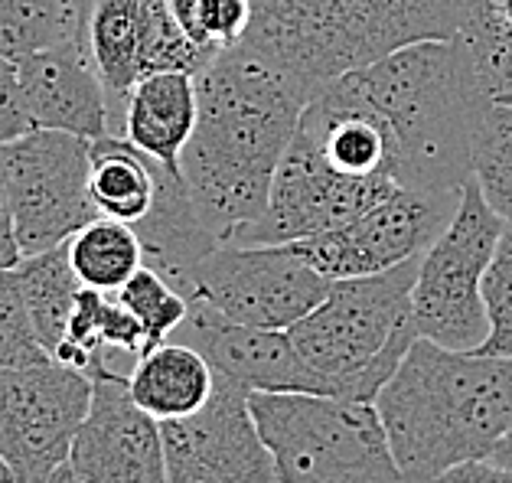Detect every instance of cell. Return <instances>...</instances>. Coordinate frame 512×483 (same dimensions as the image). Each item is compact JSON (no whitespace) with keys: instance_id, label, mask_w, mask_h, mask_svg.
Wrapping results in <instances>:
<instances>
[{"instance_id":"1","label":"cell","mask_w":512,"mask_h":483,"mask_svg":"<svg viewBox=\"0 0 512 483\" xmlns=\"http://www.w3.org/2000/svg\"><path fill=\"white\" fill-rule=\"evenodd\" d=\"M196 89L199 118L180 157V177L206 226L229 242L265 213L310 92L245 43L212 56Z\"/></svg>"},{"instance_id":"2","label":"cell","mask_w":512,"mask_h":483,"mask_svg":"<svg viewBox=\"0 0 512 483\" xmlns=\"http://www.w3.org/2000/svg\"><path fill=\"white\" fill-rule=\"evenodd\" d=\"M405 483H434L447 470L490 461L512 425V356L447 350L428 337L376 395Z\"/></svg>"},{"instance_id":"3","label":"cell","mask_w":512,"mask_h":483,"mask_svg":"<svg viewBox=\"0 0 512 483\" xmlns=\"http://www.w3.org/2000/svg\"><path fill=\"white\" fill-rule=\"evenodd\" d=\"M398 144V187L460 193L473 177V141L493 98L464 36L418 40L346 72Z\"/></svg>"},{"instance_id":"4","label":"cell","mask_w":512,"mask_h":483,"mask_svg":"<svg viewBox=\"0 0 512 483\" xmlns=\"http://www.w3.org/2000/svg\"><path fill=\"white\" fill-rule=\"evenodd\" d=\"M252 7L242 43L314 98L398 46L457 36L467 0H252Z\"/></svg>"},{"instance_id":"5","label":"cell","mask_w":512,"mask_h":483,"mask_svg":"<svg viewBox=\"0 0 512 483\" xmlns=\"http://www.w3.org/2000/svg\"><path fill=\"white\" fill-rule=\"evenodd\" d=\"M418 262L411 258L379 275L333 281L314 311L287 327L320 392L376 402L421 337L411 304Z\"/></svg>"},{"instance_id":"6","label":"cell","mask_w":512,"mask_h":483,"mask_svg":"<svg viewBox=\"0 0 512 483\" xmlns=\"http://www.w3.org/2000/svg\"><path fill=\"white\" fill-rule=\"evenodd\" d=\"M281 483H405L376 402L327 392H252Z\"/></svg>"},{"instance_id":"7","label":"cell","mask_w":512,"mask_h":483,"mask_svg":"<svg viewBox=\"0 0 512 483\" xmlns=\"http://www.w3.org/2000/svg\"><path fill=\"white\" fill-rule=\"evenodd\" d=\"M503 232V219L493 213L477 180L470 177L451 226L437 235L418 262L411 304L421 337L464 353L486 343L490 317L483 304V278Z\"/></svg>"},{"instance_id":"8","label":"cell","mask_w":512,"mask_h":483,"mask_svg":"<svg viewBox=\"0 0 512 483\" xmlns=\"http://www.w3.org/2000/svg\"><path fill=\"white\" fill-rule=\"evenodd\" d=\"M89 170L92 141L79 134L36 128L0 147V183L23 255L56 249L98 219Z\"/></svg>"},{"instance_id":"9","label":"cell","mask_w":512,"mask_h":483,"mask_svg":"<svg viewBox=\"0 0 512 483\" xmlns=\"http://www.w3.org/2000/svg\"><path fill=\"white\" fill-rule=\"evenodd\" d=\"M330 284L294 245L222 242L196 265L186 297L232 324L287 330L314 311Z\"/></svg>"},{"instance_id":"10","label":"cell","mask_w":512,"mask_h":483,"mask_svg":"<svg viewBox=\"0 0 512 483\" xmlns=\"http://www.w3.org/2000/svg\"><path fill=\"white\" fill-rule=\"evenodd\" d=\"M92 389V376L56 356L0 366V461L14 483H40L69 464Z\"/></svg>"},{"instance_id":"11","label":"cell","mask_w":512,"mask_h":483,"mask_svg":"<svg viewBox=\"0 0 512 483\" xmlns=\"http://www.w3.org/2000/svg\"><path fill=\"white\" fill-rule=\"evenodd\" d=\"M460 193L398 187L366 213L314 239L291 242L330 281L379 275L431 249L460 206Z\"/></svg>"},{"instance_id":"12","label":"cell","mask_w":512,"mask_h":483,"mask_svg":"<svg viewBox=\"0 0 512 483\" xmlns=\"http://www.w3.org/2000/svg\"><path fill=\"white\" fill-rule=\"evenodd\" d=\"M170 483H281L252 415V392L216 379L199 412L160 421Z\"/></svg>"},{"instance_id":"13","label":"cell","mask_w":512,"mask_h":483,"mask_svg":"<svg viewBox=\"0 0 512 483\" xmlns=\"http://www.w3.org/2000/svg\"><path fill=\"white\" fill-rule=\"evenodd\" d=\"M92 405L69 467L85 483H170L164 431L154 415L134 402L128 376H95Z\"/></svg>"},{"instance_id":"14","label":"cell","mask_w":512,"mask_h":483,"mask_svg":"<svg viewBox=\"0 0 512 483\" xmlns=\"http://www.w3.org/2000/svg\"><path fill=\"white\" fill-rule=\"evenodd\" d=\"M173 340L196 346L209 359L216 379L248 392H320L314 369L304 363L287 330L245 327L190 304V317Z\"/></svg>"},{"instance_id":"15","label":"cell","mask_w":512,"mask_h":483,"mask_svg":"<svg viewBox=\"0 0 512 483\" xmlns=\"http://www.w3.org/2000/svg\"><path fill=\"white\" fill-rule=\"evenodd\" d=\"M20 69L23 102L36 128L98 141L115 134V108L85 43H59L27 56Z\"/></svg>"},{"instance_id":"16","label":"cell","mask_w":512,"mask_h":483,"mask_svg":"<svg viewBox=\"0 0 512 483\" xmlns=\"http://www.w3.org/2000/svg\"><path fill=\"white\" fill-rule=\"evenodd\" d=\"M134 229L144 245V265L160 271L183 294L190 288L196 265L222 245L219 235L199 216L180 170H170L164 164L157 167L154 209Z\"/></svg>"},{"instance_id":"17","label":"cell","mask_w":512,"mask_h":483,"mask_svg":"<svg viewBox=\"0 0 512 483\" xmlns=\"http://www.w3.org/2000/svg\"><path fill=\"white\" fill-rule=\"evenodd\" d=\"M199 118L193 72H147L137 79L121 111V134L157 164L180 170Z\"/></svg>"},{"instance_id":"18","label":"cell","mask_w":512,"mask_h":483,"mask_svg":"<svg viewBox=\"0 0 512 483\" xmlns=\"http://www.w3.org/2000/svg\"><path fill=\"white\" fill-rule=\"evenodd\" d=\"M128 389L147 415L170 421L193 415L209 402L216 392V373L196 346L170 337L137 359Z\"/></svg>"},{"instance_id":"19","label":"cell","mask_w":512,"mask_h":483,"mask_svg":"<svg viewBox=\"0 0 512 483\" xmlns=\"http://www.w3.org/2000/svg\"><path fill=\"white\" fill-rule=\"evenodd\" d=\"M157 167V160L137 151L124 134H105L92 141L89 193L98 216L137 226L154 209Z\"/></svg>"},{"instance_id":"20","label":"cell","mask_w":512,"mask_h":483,"mask_svg":"<svg viewBox=\"0 0 512 483\" xmlns=\"http://www.w3.org/2000/svg\"><path fill=\"white\" fill-rule=\"evenodd\" d=\"M85 46H89L92 63L111 95V108L118 111V128H121L124 102H128L137 79L144 76L141 0H92Z\"/></svg>"},{"instance_id":"21","label":"cell","mask_w":512,"mask_h":483,"mask_svg":"<svg viewBox=\"0 0 512 483\" xmlns=\"http://www.w3.org/2000/svg\"><path fill=\"white\" fill-rule=\"evenodd\" d=\"M17 281L23 301H27L36 340H40V346L49 356H56V350L69 333L76 301L85 288L69 262V245L62 242L56 249L23 255L17 265Z\"/></svg>"},{"instance_id":"22","label":"cell","mask_w":512,"mask_h":483,"mask_svg":"<svg viewBox=\"0 0 512 483\" xmlns=\"http://www.w3.org/2000/svg\"><path fill=\"white\" fill-rule=\"evenodd\" d=\"M92 0H0V56L23 63L59 43H85Z\"/></svg>"},{"instance_id":"23","label":"cell","mask_w":512,"mask_h":483,"mask_svg":"<svg viewBox=\"0 0 512 483\" xmlns=\"http://www.w3.org/2000/svg\"><path fill=\"white\" fill-rule=\"evenodd\" d=\"M69 245V262L85 288L118 294L144 268V245L134 226L98 216L82 226Z\"/></svg>"},{"instance_id":"24","label":"cell","mask_w":512,"mask_h":483,"mask_svg":"<svg viewBox=\"0 0 512 483\" xmlns=\"http://www.w3.org/2000/svg\"><path fill=\"white\" fill-rule=\"evenodd\" d=\"M460 36L486 95H512V0H467Z\"/></svg>"},{"instance_id":"25","label":"cell","mask_w":512,"mask_h":483,"mask_svg":"<svg viewBox=\"0 0 512 483\" xmlns=\"http://www.w3.org/2000/svg\"><path fill=\"white\" fill-rule=\"evenodd\" d=\"M473 180L493 213L512 229V105L493 102L473 141Z\"/></svg>"},{"instance_id":"26","label":"cell","mask_w":512,"mask_h":483,"mask_svg":"<svg viewBox=\"0 0 512 483\" xmlns=\"http://www.w3.org/2000/svg\"><path fill=\"white\" fill-rule=\"evenodd\" d=\"M216 53L203 49L170 10L167 0H141V69L147 72H193Z\"/></svg>"},{"instance_id":"27","label":"cell","mask_w":512,"mask_h":483,"mask_svg":"<svg viewBox=\"0 0 512 483\" xmlns=\"http://www.w3.org/2000/svg\"><path fill=\"white\" fill-rule=\"evenodd\" d=\"M118 301L128 307L137 317V324L144 327L147 350H154V346L170 340L183 320L190 317V297L173 288V284L151 265H144L128 284H124L118 291Z\"/></svg>"},{"instance_id":"28","label":"cell","mask_w":512,"mask_h":483,"mask_svg":"<svg viewBox=\"0 0 512 483\" xmlns=\"http://www.w3.org/2000/svg\"><path fill=\"white\" fill-rule=\"evenodd\" d=\"M483 304L490 317V337L473 353L512 356V229L503 232L483 278Z\"/></svg>"},{"instance_id":"29","label":"cell","mask_w":512,"mask_h":483,"mask_svg":"<svg viewBox=\"0 0 512 483\" xmlns=\"http://www.w3.org/2000/svg\"><path fill=\"white\" fill-rule=\"evenodd\" d=\"M49 356L36 340L33 320L23 301L17 268H0V366L30 363V359Z\"/></svg>"},{"instance_id":"30","label":"cell","mask_w":512,"mask_h":483,"mask_svg":"<svg viewBox=\"0 0 512 483\" xmlns=\"http://www.w3.org/2000/svg\"><path fill=\"white\" fill-rule=\"evenodd\" d=\"M252 0H203L199 7V43L209 53L239 46L252 30Z\"/></svg>"},{"instance_id":"31","label":"cell","mask_w":512,"mask_h":483,"mask_svg":"<svg viewBox=\"0 0 512 483\" xmlns=\"http://www.w3.org/2000/svg\"><path fill=\"white\" fill-rule=\"evenodd\" d=\"M36 131V121L23 102L20 69L14 59L0 56V147Z\"/></svg>"},{"instance_id":"32","label":"cell","mask_w":512,"mask_h":483,"mask_svg":"<svg viewBox=\"0 0 512 483\" xmlns=\"http://www.w3.org/2000/svg\"><path fill=\"white\" fill-rule=\"evenodd\" d=\"M434 483H512V467H503L496 461H473V464L447 470V474Z\"/></svg>"},{"instance_id":"33","label":"cell","mask_w":512,"mask_h":483,"mask_svg":"<svg viewBox=\"0 0 512 483\" xmlns=\"http://www.w3.org/2000/svg\"><path fill=\"white\" fill-rule=\"evenodd\" d=\"M20 258H23V252L17 242L14 213H10L7 190H4V183H0V268H17Z\"/></svg>"},{"instance_id":"34","label":"cell","mask_w":512,"mask_h":483,"mask_svg":"<svg viewBox=\"0 0 512 483\" xmlns=\"http://www.w3.org/2000/svg\"><path fill=\"white\" fill-rule=\"evenodd\" d=\"M167 4H170L173 14H177V20L183 23V30L199 43V7H203V0H167ZM199 46H203V43H199Z\"/></svg>"},{"instance_id":"35","label":"cell","mask_w":512,"mask_h":483,"mask_svg":"<svg viewBox=\"0 0 512 483\" xmlns=\"http://www.w3.org/2000/svg\"><path fill=\"white\" fill-rule=\"evenodd\" d=\"M490 461L503 464V467H512V425H509V431H506V438L499 441V448L493 451V457H490Z\"/></svg>"},{"instance_id":"36","label":"cell","mask_w":512,"mask_h":483,"mask_svg":"<svg viewBox=\"0 0 512 483\" xmlns=\"http://www.w3.org/2000/svg\"><path fill=\"white\" fill-rule=\"evenodd\" d=\"M40 483H85V480L69 464H62L59 470H53V474H49L46 480H40Z\"/></svg>"},{"instance_id":"37","label":"cell","mask_w":512,"mask_h":483,"mask_svg":"<svg viewBox=\"0 0 512 483\" xmlns=\"http://www.w3.org/2000/svg\"><path fill=\"white\" fill-rule=\"evenodd\" d=\"M0 483H14V477H10V470H7L4 461H0Z\"/></svg>"},{"instance_id":"38","label":"cell","mask_w":512,"mask_h":483,"mask_svg":"<svg viewBox=\"0 0 512 483\" xmlns=\"http://www.w3.org/2000/svg\"><path fill=\"white\" fill-rule=\"evenodd\" d=\"M493 102H509V105H512V95H503V98H493Z\"/></svg>"}]
</instances>
